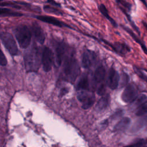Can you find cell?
<instances>
[{"mask_svg": "<svg viewBox=\"0 0 147 147\" xmlns=\"http://www.w3.org/2000/svg\"><path fill=\"white\" fill-rule=\"evenodd\" d=\"M79 72L80 68L76 59L72 55L65 56L63 67V74L64 79L72 83L77 78Z\"/></svg>", "mask_w": 147, "mask_h": 147, "instance_id": "1", "label": "cell"}, {"mask_svg": "<svg viewBox=\"0 0 147 147\" xmlns=\"http://www.w3.org/2000/svg\"><path fill=\"white\" fill-rule=\"evenodd\" d=\"M41 56L38 48L33 47L24 56V62L28 72H36L41 63Z\"/></svg>", "mask_w": 147, "mask_h": 147, "instance_id": "2", "label": "cell"}, {"mask_svg": "<svg viewBox=\"0 0 147 147\" xmlns=\"http://www.w3.org/2000/svg\"><path fill=\"white\" fill-rule=\"evenodd\" d=\"M15 37L21 48H27L30 42L32 33L29 28L25 25H20L14 30Z\"/></svg>", "mask_w": 147, "mask_h": 147, "instance_id": "3", "label": "cell"}, {"mask_svg": "<svg viewBox=\"0 0 147 147\" xmlns=\"http://www.w3.org/2000/svg\"><path fill=\"white\" fill-rule=\"evenodd\" d=\"M1 40L3 45L11 55L16 56L18 54V51L17 44L10 33L2 32L1 33Z\"/></svg>", "mask_w": 147, "mask_h": 147, "instance_id": "4", "label": "cell"}, {"mask_svg": "<svg viewBox=\"0 0 147 147\" xmlns=\"http://www.w3.org/2000/svg\"><path fill=\"white\" fill-rule=\"evenodd\" d=\"M138 95V89L134 83L126 86L121 94L122 101L126 103H132Z\"/></svg>", "mask_w": 147, "mask_h": 147, "instance_id": "5", "label": "cell"}, {"mask_svg": "<svg viewBox=\"0 0 147 147\" xmlns=\"http://www.w3.org/2000/svg\"><path fill=\"white\" fill-rule=\"evenodd\" d=\"M77 98L82 103V107L85 110L90 108L95 100L94 94L90 91L86 90L78 91Z\"/></svg>", "mask_w": 147, "mask_h": 147, "instance_id": "6", "label": "cell"}, {"mask_svg": "<svg viewBox=\"0 0 147 147\" xmlns=\"http://www.w3.org/2000/svg\"><path fill=\"white\" fill-rule=\"evenodd\" d=\"M41 63L43 69L45 72H49L51 70L54 61L53 53L48 47H45L41 55Z\"/></svg>", "mask_w": 147, "mask_h": 147, "instance_id": "7", "label": "cell"}, {"mask_svg": "<svg viewBox=\"0 0 147 147\" xmlns=\"http://www.w3.org/2000/svg\"><path fill=\"white\" fill-rule=\"evenodd\" d=\"M96 60V53L91 50H86L82 57V66L84 68H89L92 67Z\"/></svg>", "mask_w": 147, "mask_h": 147, "instance_id": "8", "label": "cell"}, {"mask_svg": "<svg viewBox=\"0 0 147 147\" xmlns=\"http://www.w3.org/2000/svg\"><path fill=\"white\" fill-rule=\"evenodd\" d=\"M120 79V76L118 72L113 67H111L109 72L107 84L108 86L111 90H115L119 86Z\"/></svg>", "mask_w": 147, "mask_h": 147, "instance_id": "9", "label": "cell"}, {"mask_svg": "<svg viewBox=\"0 0 147 147\" xmlns=\"http://www.w3.org/2000/svg\"><path fill=\"white\" fill-rule=\"evenodd\" d=\"M66 45L63 42H58L55 47V63L57 66H60L65 56Z\"/></svg>", "mask_w": 147, "mask_h": 147, "instance_id": "10", "label": "cell"}, {"mask_svg": "<svg viewBox=\"0 0 147 147\" xmlns=\"http://www.w3.org/2000/svg\"><path fill=\"white\" fill-rule=\"evenodd\" d=\"M36 18L39 20L40 21H41L42 22L59 26V27H68L69 28V26L65 24V23L61 22V21L57 20V18L51 17V16H37Z\"/></svg>", "mask_w": 147, "mask_h": 147, "instance_id": "11", "label": "cell"}, {"mask_svg": "<svg viewBox=\"0 0 147 147\" xmlns=\"http://www.w3.org/2000/svg\"><path fill=\"white\" fill-rule=\"evenodd\" d=\"M32 31L36 40L40 44H42L45 41V36L41 27L36 22H34L32 24Z\"/></svg>", "mask_w": 147, "mask_h": 147, "instance_id": "12", "label": "cell"}, {"mask_svg": "<svg viewBox=\"0 0 147 147\" xmlns=\"http://www.w3.org/2000/svg\"><path fill=\"white\" fill-rule=\"evenodd\" d=\"M106 76V70L103 66H99L95 70L94 75V82L95 84H104L103 81Z\"/></svg>", "mask_w": 147, "mask_h": 147, "instance_id": "13", "label": "cell"}, {"mask_svg": "<svg viewBox=\"0 0 147 147\" xmlns=\"http://www.w3.org/2000/svg\"><path fill=\"white\" fill-rule=\"evenodd\" d=\"M76 88L78 91H90V81L88 74L87 73L84 74L80 78L77 83Z\"/></svg>", "mask_w": 147, "mask_h": 147, "instance_id": "14", "label": "cell"}, {"mask_svg": "<svg viewBox=\"0 0 147 147\" xmlns=\"http://www.w3.org/2000/svg\"><path fill=\"white\" fill-rule=\"evenodd\" d=\"M121 26L122 27V28L132 37V38L138 44L141 49H142L144 53L147 55V47H146L144 42L143 41V40H142L141 38H140L129 28L123 26V25H121Z\"/></svg>", "mask_w": 147, "mask_h": 147, "instance_id": "15", "label": "cell"}, {"mask_svg": "<svg viewBox=\"0 0 147 147\" xmlns=\"http://www.w3.org/2000/svg\"><path fill=\"white\" fill-rule=\"evenodd\" d=\"M111 47L118 54L121 56H124L128 52H130V48L125 43L115 42L114 45H111Z\"/></svg>", "mask_w": 147, "mask_h": 147, "instance_id": "16", "label": "cell"}, {"mask_svg": "<svg viewBox=\"0 0 147 147\" xmlns=\"http://www.w3.org/2000/svg\"><path fill=\"white\" fill-rule=\"evenodd\" d=\"M110 103V97L109 94H107L102 96L97 102L96 109L98 111H104L106 109Z\"/></svg>", "mask_w": 147, "mask_h": 147, "instance_id": "17", "label": "cell"}, {"mask_svg": "<svg viewBox=\"0 0 147 147\" xmlns=\"http://www.w3.org/2000/svg\"><path fill=\"white\" fill-rule=\"evenodd\" d=\"M131 122V119L129 117H123L122 118L115 126L114 130L115 131H124L127 129Z\"/></svg>", "mask_w": 147, "mask_h": 147, "instance_id": "18", "label": "cell"}, {"mask_svg": "<svg viewBox=\"0 0 147 147\" xmlns=\"http://www.w3.org/2000/svg\"><path fill=\"white\" fill-rule=\"evenodd\" d=\"M147 124V115L143 116L138 119L133 125L131 128V132H137Z\"/></svg>", "mask_w": 147, "mask_h": 147, "instance_id": "19", "label": "cell"}, {"mask_svg": "<svg viewBox=\"0 0 147 147\" xmlns=\"http://www.w3.org/2000/svg\"><path fill=\"white\" fill-rule=\"evenodd\" d=\"M0 14L1 16H9V17H19L22 16V14L16 12L7 8H1Z\"/></svg>", "mask_w": 147, "mask_h": 147, "instance_id": "20", "label": "cell"}, {"mask_svg": "<svg viewBox=\"0 0 147 147\" xmlns=\"http://www.w3.org/2000/svg\"><path fill=\"white\" fill-rule=\"evenodd\" d=\"M99 10L102 13V14L110 22V23L114 26V27H117L118 25L117 24V22H115V21L114 20H113L109 15L108 13V11L106 9V7H105V6L103 4H101L99 6Z\"/></svg>", "mask_w": 147, "mask_h": 147, "instance_id": "21", "label": "cell"}, {"mask_svg": "<svg viewBox=\"0 0 147 147\" xmlns=\"http://www.w3.org/2000/svg\"><path fill=\"white\" fill-rule=\"evenodd\" d=\"M146 101H147V95L142 93L138 95L137 98L132 103L133 104V106L137 109L142 104L145 103Z\"/></svg>", "mask_w": 147, "mask_h": 147, "instance_id": "22", "label": "cell"}, {"mask_svg": "<svg viewBox=\"0 0 147 147\" xmlns=\"http://www.w3.org/2000/svg\"><path fill=\"white\" fill-rule=\"evenodd\" d=\"M119 8H120L121 10L122 11V12L125 14V16H126L127 20L129 21V22H130V24L131 27L133 28V29L136 31V32L137 33V34H138L139 36H140V34H141L140 30L139 28H138V26L135 24V23L134 22V21L131 20V18L130 16L127 13V12L126 11V10L125 9H123V7H121V6L119 7Z\"/></svg>", "mask_w": 147, "mask_h": 147, "instance_id": "23", "label": "cell"}, {"mask_svg": "<svg viewBox=\"0 0 147 147\" xmlns=\"http://www.w3.org/2000/svg\"><path fill=\"white\" fill-rule=\"evenodd\" d=\"M129 80H130V78L129 75L126 72H122L121 75L119 83L120 87L122 88L127 86L129 84L128 83L129 82Z\"/></svg>", "mask_w": 147, "mask_h": 147, "instance_id": "24", "label": "cell"}, {"mask_svg": "<svg viewBox=\"0 0 147 147\" xmlns=\"http://www.w3.org/2000/svg\"><path fill=\"white\" fill-rule=\"evenodd\" d=\"M147 114V101L137 109L136 115L138 117H143Z\"/></svg>", "mask_w": 147, "mask_h": 147, "instance_id": "25", "label": "cell"}, {"mask_svg": "<svg viewBox=\"0 0 147 147\" xmlns=\"http://www.w3.org/2000/svg\"><path fill=\"white\" fill-rule=\"evenodd\" d=\"M133 70L134 72H135V74L143 81H144L145 82H146L147 83V75L146 74H145L142 71L141 69L137 67L136 65H133Z\"/></svg>", "mask_w": 147, "mask_h": 147, "instance_id": "26", "label": "cell"}, {"mask_svg": "<svg viewBox=\"0 0 147 147\" xmlns=\"http://www.w3.org/2000/svg\"><path fill=\"white\" fill-rule=\"evenodd\" d=\"M44 10L45 12H47L49 13H53V14H55L57 15H63L62 12L60 11L59 10H58L55 7H51L50 6H48V5L44 6Z\"/></svg>", "mask_w": 147, "mask_h": 147, "instance_id": "27", "label": "cell"}, {"mask_svg": "<svg viewBox=\"0 0 147 147\" xmlns=\"http://www.w3.org/2000/svg\"><path fill=\"white\" fill-rule=\"evenodd\" d=\"M124 147H147V140L141 139L133 144Z\"/></svg>", "mask_w": 147, "mask_h": 147, "instance_id": "28", "label": "cell"}, {"mask_svg": "<svg viewBox=\"0 0 147 147\" xmlns=\"http://www.w3.org/2000/svg\"><path fill=\"white\" fill-rule=\"evenodd\" d=\"M117 2L118 3L119 5H122L123 7H124V8L126 9V10L127 9L129 11H130L131 10L132 5L129 2H128L127 1H122V0L117 1Z\"/></svg>", "mask_w": 147, "mask_h": 147, "instance_id": "29", "label": "cell"}, {"mask_svg": "<svg viewBox=\"0 0 147 147\" xmlns=\"http://www.w3.org/2000/svg\"><path fill=\"white\" fill-rule=\"evenodd\" d=\"M105 91H106V88H105V84H102L98 86V87H97V90H96V92L99 95L102 96L105 94Z\"/></svg>", "mask_w": 147, "mask_h": 147, "instance_id": "30", "label": "cell"}, {"mask_svg": "<svg viewBox=\"0 0 147 147\" xmlns=\"http://www.w3.org/2000/svg\"><path fill=\"white\" fill-rule=\"evenodd\" d=\"M0 64L1 66H5L7 64V59L2 51H1V55H0Z\"/></svg>", "mask_w": 147, "mask_h": 147, "instance_id": "31", "label": "cell"}, {"mask_svg": "<svg viewBox=\"0 0 147 147\" xmlns=\"http://www.w3.org/2000/svg\"><path fill=\"white\" fill-rule=\"evenodd\" d=\"M122 115H123V110L121 109H119V110H118L115 113L113 114V115L111 116V118L113 119H115L117 118L121 117Z\"/></svg>", "mask_w": 147, "mask_h": 147, "instance_id": "32", "label": "cell"}, {"mask_svg": "<svg viewBox=\"0 0 147 147\" xmlns=\"http://www.w3.org/2000/svg\"><path fill=\"white\" fill-rule=\"evenodd\" d=\"M68 88H67V87H64L61 90H60V96H64L65 95V94H67L68 92Z\"/></svg>", "mask_w": 147, "mask_h": 147, "instance_id": "33", "label": "cell"}, {"mask_svg": "<svg viewBox=\"0 0 147 147\" xmlns=\"http://www.w3.org/2000/svg\"><path fill=\"white\" fill-rule=\"evenodd\" d=\"M47 2L50 3L51 5H52L57 6V7H60L61 6L60 4L56 3L55 1H47Z\"/></svg>", "mask_w": 147, "mask_h": 147, "instance_id": "34", "label": "cell"}, {"mask_svg": "<svg viewBox=\"0 0 147 147\" xmlns=\"http://www.w3.org/2000/svg\"><path fill=\"white\" fill-rule=\"evenodd\" d=\"M142 24L143 26H144V28L146 29V30L147 31V23L144 21H142Z\"/></svg>", "mask_w": 147, "mask_h": 147, "instance_id": "35", "label": "cell"}, {"mask_svg": "<svg viewBox=\"0 0 147 147\" xmlns=\"http://www.w3.org/2000/svg\"><path fill=\"white\" fill-rule=\"evenodd\" d=\"M141 2L144 4V5L147 7V4H146V1H141Z\"/></svg>", "mask_w": 147, "mask_h": 147, "instance_id": "36", "label": "cell"}, {"mask_svg": "<svg viewBox=\"0 0 147 147\" xmlns=\"http://www.w3.org/2000/svg\"><path fill=\"white\" fill-rule=\"evenodd\" d=\"M144 71H145L146 72H147V69H145V68H144V69H142Z\"/></svg>", "mask_w": 147, "mask_h": 147, "instance_id": "37", "label": "cell"}, {"mask_svg": "<svg viewBox=\"0 0 147 147\" xmlns=\"http://www.w3.org/2000/svg\"><path fill=\"white\" fill-rule=\"evenodd\" d=\"M146 17H147V14H146Z\"/></svg>", "mask_w": 147, "mask_h": 147, "instance_id": "38", "label": "cell"}]
</instances>
